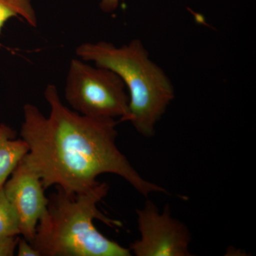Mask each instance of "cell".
<instances>
[{
	"label": "cell",
	"instance_id": "cell-8",
	"mask_svg": "<svg viewBox=\"0 0 256 256\" xmlns=\"http://www.w3.org/2000/svg\"><path fill=\"white\" fill-rule=\"evenodd\" d=\"M12 18H20L33 28L38 26V18L32 0H0V35L5 23Z\"/></svg>",
	"mask_w": 256,
	"mask_h": 256
},
{
	"label": "cell",
	"instance_id": "cell-12",
	"mask_svg": "<svg viewBox=\"0 0 256 256\" xmlns=\"http://www.w3.org/2000/svg\"><path fill=\"white\" fill-rule=\"evenodd\" d=\"M120 0H100V6L102 12L112 13L118 8Z\"/></svg>",
	"mask_w": 256,
	"mask_h": 256
},
{
	"label": "cell",
	"instance_id": "cell-9",
	"mask_svg": "<svg viewBox=\"0 0 256 256\" xmlns=\"http://www.w3.org/2000/svg\"><path fill=\"white\" fill-rule=\"evenodd\" d=\"M20 235L18 215L2 188H0V237Z\"/></svg>",
	"mask_w": 256,
	"mask_h": 256
},
{
	"label": "cell",
	"instance_id": "cell-11",
	"mask_svg": "<svg viewBox=\"0 0 256 256\" xmlns=\"http://www.w3.org/2000/svg\"><path fill=\"white\" fill-rule=\"evenodd\" d=\"M16 248L18 256H41L33 246L24 238L18 239Z\"/></svg>",
	"mask_w": 256,
	"mask_h": 256
},
{
	"label": "cell",
	"instance_id": "cell-1",
	"mask_svg": "<svg viewBox=\"0 0 256 256\" xmlns=\"http://www.w3.org/2000/svg\"><path fill=\"white\" fill-rule=\"evenodd\" d=\"M44 94L50 114L25 104L20 138L28 148L23 160L40 176L44 190L56 186L66 193H84L100 183L99 175L110 173L144 196L169 193L142 178L120 151L116 120L88 117L69 108L54 84H48Z\"/></svg>",
	"mask_w": 256,
	"mask_h": 256
},
{
	"label": "cell",
	"instance_id": "cell-5",
	"mask_svg": "<svg viewBox=\"0 0 256 256\" xmlns=\"http://www.w3.org/2000/svg\"><path fill=\"white\" fill-rule=\"evenodd\" d=\"M140 238L130 246L136 256H190L191 235L186 226L172 218L169 205L162 212L152 201L137 210Z\"/></svg>",
	"mask_w": 256,
	"mask_h": 256
},
{
	"label": "cell",
	"instance_id": "cell-10",
	"mask_svg": "<svg viewBox=\"0 0 256 256\" xmlns=\"http://www.w3.org/2000/svg\"><path fill=\"white\" fill-rule=\"evenodd\" d=\"M18 239V236L0 237V256H14Z\"/></svg>",
	"mask_w": 256,
	"mask_h": 256
},
{
	"label": "cell",
	"instance_id": "cell-4",
	"mask_svg": "<svg viewBox=\"0 0 256 256\" xmlns=\"http://www.w3.org/2000/svg\"><path fill=\"white\" fill-rule=\"evenodd\" d=\"M64 96L72 110L88 117L128 121L129 96L122 79L110 69L75 58L69 64Z\"/></svg>",
	"mask_w": 256,
	"mask_h": 256
},
{
	"label": "cell",
	"instance_id": "cell-6",
	"mask_svg": "<svg viewBox=\"0 0 256 256\" xmlns=\"http://www.w3.org/2000/svg\"><path fill=\"white\" fill-rule=\"evenodd\" d=\"M3 188L18 215L20 234L28 242H31L48 203L41 178L22 158L6 180Z\"/></svg>",
	"mask_w": 256,
	"mask_h": 256
},
{
	"label": "cell",
	"instance_id": "cell-3",
	"mask_svg": "<svg viewBox=\"0 0 256 256\" xmlns=\"http://www.w3.org/2000/svg\"><path fill=\"white\" fill-rule=\"evenodd\" d=\"M80 60L112 70L122 79L129 96V122L144 137L154 134L174 98V89L163 69L150 58L142 42L133 40L122 46L110 42H86L76 47Z\"/></svg>",
	"mask_w": 256,
	"mask_h": 256
},
{
	"label": "cell",
	"instance_id": "cell-7",
	"mask_svg": "<svg viewBox=\"0 0 256 256\" xmlns=\"http://www.w3.org/2000/svg\"><path fill=\"white\" fill-rule=\"evenodd\" d=\"M16 136L12 128L0 124V188L28 151L26 143L21 138L16 139Z\"/></svg>",
	"mask_w": 256,
	"mask_h": 256
},
{
	"label": "cell",
	"instance_id": "cell-2",
	"mask_svg": "<svg viewBox=\"0 0 256 256\" xmlns=\"http://www.w3.org/2000/svg\"><path fill=\"white\" fill-rule=\"evenodd\" d=\"M109 186L100 182L89 191L66 193L60 188L48 197V206L30 244L41 256H130L129 248L108 238L96 228L97 220L114 228L120 222L98 208Z\"/></svg>",
	"mask_w": 256,
	"mask_h": 256
}]
</instances>
